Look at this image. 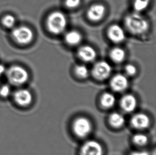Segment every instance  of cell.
<instances>
[{
    "label": "cell",
    "mask_w": 156,
    "mask_h": 155,
    "mask_svg": "<svg viewBox=\"0 0 156 155\" xmlns=\"http://www.w3.org/2000/svg\"><path fill=\"white\" fill-rule=\"evenodd\" d=\"M125 25L128 31L134 35L144 34L149 27L148 22L146 18L136 12L127 15L125 19Z\"/></svg>",
    "instance_id": "6da1fadb"
},
{
    "label": "cell",
    "mask_w": 156,
    "mask_h": 155,
    "mask_svg": "<svg viewBox=\"0 0 156 155\" xmlns=\"http://www.w3.org/2000/svg\"><path fill=\"white\" fill-rule=\"evenodd\" d=\"M67 24V19L63 13L55 11L48 17L47 26L49 32L58 35L65 31Z\"/></svg>",
    "instance_id": "7a4b0ae2"
},
{
    "label": "cell",
    "mask_w": 156,
    "mask_h": 155,
    "mask_svg": "<svg viewBox=\"0 0 156 155\" xmlns=\"http://www.w3.org/2000/svg\"><path fill=\"white\" fill-rule=\"evenodd\" d=\"M72 131L78 138H86L93 130V124L91 120L85 116H78L73 121Z\"/></svg>",
    "instance_id": "3957f363"
},
{
    "label": "cell",
    "mask_w": 156,
    "mask_h": 155,
    "mask_svg": "<svg viewBox=\"0 0 156 155\" xmlns=\"http://www.w3.org/2000/svg\"><path fill=\"white\" fill-rule=\"evenodd\" d=\"M7 76L9 81L16 86L25 84L28 79L27 71L19 66L11 67L7 72Z\"/></svg>",
    "instance_id": "277c9868"
},
{
    "label": "cell",
    "mask_w": 156,
    "mask_h": 155,
    "mask_svg": "<svg viewBox=\"0 0 156 155\" xmlns=\"http://www.w3.org/2000/svg\"><path fill=\"white\" fill-rule=\"evenodd\" d=\"M103 147L94 140H89L83 144L80 149V155H104Z\"/></svg>",
    "instance_id": "5b68a950"
},
{
    "label": "cell",
    "mask_w": 156,
    "mask_h": 155,
    "mask_svg": "<svg viewBox=\"0 0 156 155\" xmlns=\"http://www.w3.org/2000/svg\"><path fill=\"white\" fill-rule=\"evenodd\" d=\"M12 34L15 40L20 44L30 43L34 36L32 30L26 26H20L15 28Z\"/></svg>",
    "instance_id": "8992f818"
},
{
    "label": "cell",
    "mask_w": 156,
    "mask_h": 155,
    "mask_svg": "<svg viewBox=\"0 0 156 155\" xmlns=\"http://www.w3.org/2000/svg\"><path fill=\"white\" fill-rule=\"evenodd\" d=\"M129 123L131 126L135 130H144L150 126L151 120L147 114L137 113L132 116Z\"/></svg>",
    "instance_id": "52a82bcc"
},
{
    "label": "cell",
    "mask_w": 156,
    "mask_h": 155,
    "mask_svg": "<svg viewBox=\"0 0 156 155\" xmlns=\"http://www.w3.org/2000/svg\"><path fill=\"white\" fill-rule=\"evenodd\" d=\"M112 73V67L105 61H100L93 67L92 74L95 79L103 81L107 79Z\"/></svg>",
    "instance_id": "ba28073f"
},
{
    "label": "cell",
    "mask_w": 156,
    "mask_h": 155,
    "mask_svg": "<svg viewBox=\"0 0 156 155\" xmlns=\"http://www.w3.org/2000/svg\"><path fill=\"white\" fill-rule=\"evenodd\" d=\"M119 106L122 111L127 113H131L137 108V99L133 95H125L120 98Z\"/></svg>",
    "instance_id": "9c48e42d"
},
{
    "label": "cell",
    "mask_w": 156,
    "mask_h": 155,
    "mask_svg": "<svg viewBox=\"0 0 156 155\" xmlns=\"http://www.w3.org/2000/svg\"><path fill=\"white\" fill-rule=\"evenodd\" d=\"M129 80L126 77L118 74L112 77L110 82V87L112 90L117 92L124 91L129 87Z\"/></svg>",
    "instance_id": "30bf717a"
},
{
    "label": "cell",
    "mask_w": 156,
    "mask_h": 155,
    "mask_svg": "<svg viewBox=\"0 0 156 155\" xmlns=\"http://www.w3.org/2000/svg\"><path fill=\"white\" fill-rule=\"evenodd\" d=\"M13 97L16 103L21 107H27L32 104L33 101L32 93L25 89L17 90Z\"/></svg>",
    "instance_id": "8fae6325"
},
{
    "label": "cell",
    "mask_w": 156,
    "mask_h": 155,
    "mask_svg": "<svg viewBox=\"0 0 156 155\" xmlns=\"http://www.w3.org/2000/svg\"><path fill=\"white\" fill-rule=\"evenodd\" d=\"M108 36L112 42L115 43H120L125 39V33L120 26L113 25L108 30Z\"/></svg>",
    "instance_id": "7c38bea8"
},
{
    "label": "cell",
    "mask_w": 156,
    "mask_h": 155,
    "mask_svg": "<svg viewBox=\"0 0 156 155\" xmlns=\"http://www.w3.org/2000/svg\"><path fill=\"white\" fill-rule=\"evenodd\" d=\"M105 11V8L103 5L94 4L87 11V17L91 21H99L104 18Z\"/></svg>",
    "instance_id": "4fadbf2b"
},
{
    "label": "cell",
    "mask_w": 156,
    "mask_h": 155,
    "mask_svg": "<svg viewBox=\"0 0 156 155\" xmlns=\"http://www.w3.org/2000/svg\"><path fill=\"white\" fill-rule=\"evenodd\" d=\"M78 55L82 60L87 62L94 61L97 57L95 50L90 46H83L78 51Z\"/></svg>",
    "instance_id": "5bb4252c"
},
{
    "label": "cell",
    "mask_w": 156,
    "mask_h": 155,
    "mask_svg": "<svg viewBox=\"0 0 156 155\" xmlns=\"http://www.w3.org/2000/svg\"><path fill=\"white\" fill-rule=\"evenodd\" d=\"M108 121L111 127L119 129L124 126L125 119L122 114L118 112H113L108 116Z\"/></svg>",
    "instance_id": "9a60e30c"
},
{
    "label": "cell",
    "mask_w": 156,
    "mask_h": 155,
    "mask_svg": "<svg viewBox=\"0 0 156 155\" xmlns=\"http://www.w3.org/2000/svg\"><path fill=\"white\" fill-rule=\"evenodd\" d=\"M116 103V97L114 94L110 92H105L102 95L100 103L102 108L108 109L114 107Z\"/></svg>",
    "instance_id": "2e32d148"
},
{
    "label": "cell",
    "mask_w": 156,
    "mask_h": 155,
    "mask_svg": "<svg viewBox=\"0 0 156 155\" xmlns=\"http://www.w3.org/2000/svg\"><path fill=\"white\" fill-rule=\"evenodd\" d=\"M65 39L68 44L74 46L80 43L82 39V37L79 32L72 30L68 32L66 34Z\"/></svg>",
    "instance_id": "e0dca14e"
},
{
    "label": "cell",
    "mask_w": 156,
    "mask_h": 155,
    "mask_svg": "<svg viewBox=\"0 0 156 155\" xmlns=\"http://www.w3.org/2000/svg\"><path fill=\"white\" fill-rule=\"evenodd\" d=\"M110 57L112 60L116 63H120L124 60L126 53L124 50L120 47L113 48L110 53Z\"/></svg>",
    "instance_id": "ac0fdd59"
},
{
    "label": "cell",
    "mask_w": 156,
    "mask_h": 155,
    "mask_svg": "<svg viewBox=\"0 0 156 155\" xmlns=\"http://www.w3.org/2000/svg\"><path fill=\"white\" fill-rule=\"evenodd\" d=\"M132 141L133 144L136 146L142 147L146 146L148 144L149 139L146 134L141 133H137L133 135L132 138Z\"/></svg>",
    "instance_id": "d6986e66"
},
{
    "label": "cell",
    "mask_w": 156,
    "mask_h": 155,
    "mask_svg": "<svg viewBox=\"0 0 156 155\" xmlns=\"http://www.w3.org/2000/svg\"><path fill=\"white\" fill-rule=\"evenodd\" d=\"M150 0H134L133 6L136 12H141L147 8Z\"/></svg>",
    "instance_id": "ffe728a7"
},
{
    "label": "cell",
    "mask_w": 156,
    "mask_h": 155,
    "mask_svg": "<svg viewBox=\"0 0 156 155\" xmlns=\"http://www.w3.org/2000/svg\"><path fill=\"white\" fill-rule=\"evenodd\" d=\"M75 73L80 79H85L89 76V69L85 65H77L75 68Z\"/></svg>",
    "instance_id": "44dd1931"
},
{
    "label": "cell",
    "mask_w": 156,
    "mask_h": 155,
    "mask_svg": "<svg viewBox=\"0 0 156 155\" xmlns=\"http://www.w3.org/2000/svg\"><path fill=\"white\" fill-rule=\"evenodd\" d=\"M16 19L11 15H6L2 19V23L8 28L12 27L15 25Z\"/></svg>",
    "instance_id": "7402d4cb"
},
{
    "label": "cell",
    "mask_w": 156,
    "mask_h": 155,
    "mask_svg": "<svg viewBox=\"0 0 156 155\" xmlns=\"http://www.w3.org/2000/svg\"><path fill=\"white\" fill-rule=\"evenodd\" d=\"M125 70L127 75L129 76H133L136 74V68L133 64H128L125 67Z\"/></svg>",
    "instance_id": "603a6c76"
},
{
    "label": "cell",
    "mask_w": 156,
    "mask_h": 155,
    "mask_svg": "<svg viewBox=\"0 0 156 155\" xmlns=\"http://www.w3.org/2000/svg\"><path fill=\"white\" fill-rule=\"evenodd\" d=\"M11 89L9 86L4 85L0 89V95L3 97H7L10 94Z\"/></svg>",
    "instance_id": "cb8c5ba5"
},
{
    "label": "cell",
    "mask_w": 156,
    "mask_h": 155,
    "mask_svg": "<svg viewBox=\"0 0 156 155\" xmlns=\"http://www.w3.org/2000/svg\"><path fill=\"white\" fill-rule=\"evenodd\" d=\"M80 3V0H66V5L70 9L77 8Z\"/></svg>",
    "instance_id": "d4e9b609"
},
{
    "label": "cell",
    "mask_w": 156,
    "mask_h": 155,
    "mask_svg": "<svg viewBox=\"0 0 156 155\" xmlns=\"http://www.w3.org/2000/svg\"><path fill=\"white\" fill-rule=\"evenodd\" d=\"M129 155H150V154L146 151H134L131 153Z\"/></svg>",
    "instance_id": "484cf974"
},
{
    "label": "cell",
    "mask_w": 156,
    "mask_h": 155,
    "mask_svg": "<svg viewBox=\"0 0 156 155\" xmlns=\"http://www.w3.org/2000/svg\"><path fill=\"white\" fill-rule=\"evenodd\" d=\"M5 69L3 65H0V76L2 75V74H4Z\"/></svg>",
    "instance_id": "4316f807"
},
{
    "label": "cell",
    "mask_w": 156,
    "mask_h": 155,
    "mask_svg": "<svg viewBox=\"0 0 156 155\" xmlns=\"http://www.w3.org/2000/svg\"><path fill=\"white\" fill-rule=\"evenodd\" d=\"M0 77H1V76H0Z\"/></svg>",
    "instance_id": "83f0119b"
}]
</instances>
